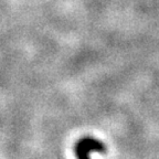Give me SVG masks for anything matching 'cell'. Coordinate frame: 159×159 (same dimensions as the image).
<instances>
[{
    "instance_id": "obj_1",
    "label": "cell",
    "mask_w": 159,
    "mask_h": 159,
    "mask_svg": "<svg viewBox=\"0 0 159 159\" xmlns=\"http://www.w3.org/2000/svg\"><path fill=\"white\" fill-rule=\"evenodd\" d=\"M92 152H104V145L93 138H84L77 143L75 152L79 159H89Z\"/></svg>"
}]
</instances>
